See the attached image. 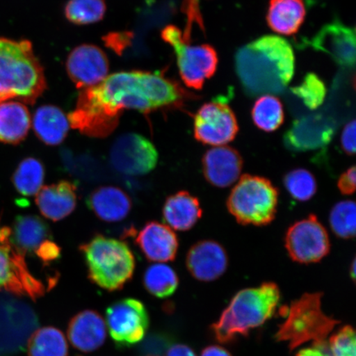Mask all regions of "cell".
<instances>
[{"mask_svg":"<svg viewBox=\"0 0 356 356\" xmlns=\"http://www.w3.org/2000/svg\"><path fill=\"white\" fill-rule=\"evenodd\" d=\"M143 282L146 291L159 299H165L175 293L179 279L175 269L163 264H155L146 269Z\"/></svg>","mask_w":356,"mask_h":356,"instance_id":"obj_30","label":"cell"},{"mask_svg":"<svg viewBox=\"0 0 356 356\" xmlns=\"http://www.w3.org/2000/svg\"><path fill=\"white\" fill-rule=\"evenodd\" d=\"M46 89L43 67L32 42L0 37V104L16 99L33 105Z\"/></svg>","mask_w":356,"mask_h":356,"instance_id":"obj_3","label":"cell"},{"mask_svg":"<svg viewBox=\"0 0 356 356\" xmlns=\"http://www.w3.org/2000/svg\"><path fill=\"white\" fill-rule=\"evenodd\" d=\"M106 11L105 0H69L64 10L67 20L80 26L100 22L104 19Z\"/></svg>","mask_w":356,"mask_h":356,"instance_id":"obj_33","label":"cell"},{"mask_svg":"<svg viewBox=\"0 0 356 356\" xmlns=\"http://www.w3.org/2000/svg\"><path fill=\"white\" fill-rule=\"evenodd\" d=\"M11 231L13 243L24 254H35L44 242L52 239L50 227L37 216L17 217Z\"/></svg>","mask_w":356,"mask_h":356,"instance_id":"obj_28","label":"cell"},{"mask_svg":"<svg viewBox=\"0 0 356 356\" xmlns=\"http://www.w3.org/2000/svg\"><path fill=\"white\" fill-rule=\"evenodd\" d=\"M188 99H193V95L162 74L123 71L108 75L96 86L83 89L76 106L67 117L74 130L102 139L117 129L124 110L146 114L179 108Z\"/></svg>","mask_w":356,"mask_h":356,"instance_id":"obj_1","label":"cell"},{"mask_svg":"<svg viewBox=\"0 0 356 356\" xmlns=\"http://www.w3.org/2000/svg\"><path fill=\"white\" fill-rule=\"evenodd\" d=\"M305 16L304 0H270L266 22L273 32L291 35L299 32Z\"/></svg>","mask_w":356,"mask_h":356,"instance_id":"obj_26","label":"cell"},{"mask_svg":"<svg viewBox=\"0 0 356 356\" xmlns=\"http://www.w3.org/2000/svg\"><path fill=\"white\" fill-rule=\"evenodd\" d=\"M2 291L35 300L44 295L46 287L30 273L24 253L13 241L11 229L0 225V291Z\"/></svg>","mask_w":356,"mask_h":356,"instance_id":"obj_9","label":"cell"},{"mask_svg":"<svg viewBox=\"0 0 356 356\" xmlns=\"http://www.w3.org/2000/svg\"><path fill=\"white\" fill-rule=\"evenodd\" d=\"M235 69L249 96L277 95L295 74V55L286 39L264 35L238 49Z\"/></svg>","mask_w":356,"mask_h":356,"instance_id":"obj_2","label":"cell"},{"mask_svg":"<svg viewBox=\"0 0 356 356\" xmlns=\"http://www.w3.org/2000/svg\"><path fill=\"white\" fill-rule=\"evenodd\" d=\"M284 246L289 257L300 264H316L326 257L331 250L327 231L314 215L289 227L284 238Z\"/></svg>","mask_w":356,"mask_h":356,"instance_id":"obj_11","label":"cell"},{"mask_svg":"<svg viewBox=\"0 0 356 356\" xmlns=\"http://www.w3.org/2000/svg\"><path fill=\"white\" fill-rule=\"evenodd\" d=\"M284 185L291 197L304 202L317 193L318 184L313 173L305 168H296L284 177Z\"/></svg>","mask_w":356,"mask_h":356,"instance_id":"obj_35","label":"cell"},{"mask_svg":"<svg viewBox=\"0 0 356 356\" xmlns=\"http://www.w3.org/2000/svg\"><path fill=\"white\" fill-rule=\"evenodd\" d=\"M186 264L195 279L211 282L225 274L228 268L229 258L225 249L219 243L203 240L190 248Z\"/></svg>","mask_w":356,"mask_h":356,"instance_id":"obj_18","label":"cell"},{"mask_svg":"<svg viewBox=\"0 0 356 356\" xmlns=\"http://www.w3.org/2000/svg\"><path fill=\"white\" fill-rule=\"evenodd\" d=\"M60 253L61 249L59 245L53 241L52 239H49L40 247L35 255L37 256L43 264H49L52 261L59 259Z\"/></svg>","mask_w":356,"mask_h":356,"instance_id":"obj_40","label":"cell"},{"mask_svg":"<svg viewBox=\"0 0 356 356\" xmlns=\"http://www.w3.org/2000/svg\"><path fill=\"white\" fill-rule=\"evenodd\" d=\"M38 324V316L29 305L1 293L0 356H11L24 350Z\"/></svg>","mask_w":356,"mask_h":356,"instance_id":"obj_10","label":"cell"},{"mask_svg":"<svg viewBox=\"0 0 356 356\" xmlns=\"http://www.w3.org/2000/svg\"><path fill=\"white\" fill-rule=\"evenodd\" d=\"M350 275H351V278L355 280V260L353 261V265H351Z\"/></svg>","mask_w":356,"mask_h":356,"instance_id":"obj_47","label":"cell"},{"mask_svg":"<svg viewBox=\"0 0 356 356\" xmlns=\"http://www.w3.org/2000/svg\"><path fill=\"white\" fill-rule=\"evenodd\" d=\"M93 284L108 291L122 289L135 271L136 260L131 248L118 239L96 235L79 248Z\"/></svg>","mask_w":356,"mask_h":356,"instance_id":"obj_5","label":"cell"},{"mask_svg":"<svg viewBox=\"0 0 356 356\" xmlns=\"http://www.w3.org/2000/svg\"><path fill=\"white\" fill-rule=\"evenodd\" d=\"M33 130L38 139L49 146L59 145L70 131L68 117L54 105H43L35 111Z\"/></svg>","mask_w":356,"mask_h":356,"instance_id":"obj_27","label":"cell"},{"mask_svg":"<svg viewBox=\"0 0 356 356\" xmlns=\"http://www.w3.org/2000/svg\"><path fill=\"white\" fill-rule=\"evenodd\" d=\"M239 131L237 118L224 102L204 104L194 117V136L200 143L213 147L232 142Z\"/></svg>","mask_w":356,"mask_h":356,"instance_id":"obj_14","label":"cell"},{"mask_svg":"<svg viewBox=\"0 0 356 356\" xmlns=\"http://www.w3.org/2000/svg\"><path fill=\"white\" fill-rule=\"evenodd\" d=\"M161 37L175 50L180 76L186 86L195 90L202 89L204 82L216 72L219 59L215 48L207 44L191 46L184 41L181 30L173 25L165 26Z\"/></svg>","mask_w":356,"mask_h":356,"instance_id":"obj_8","label":"cell"},{"mask_svg":"<svg viewBox=\"0 0 356 356\" xmlns=\"http://www.w3.org/2000/svg\"><path fill=\"white\" fill-rule=\"evenodd\" d=\"M66 71L76 88L96 86L108 76V58L95 44H80L67 57Z\"/></svg>","mask_w":356,"mask_h":356,"instance_id":"obj_16","label":"cell"},{"mask_svg":"<svg viewBox=\"0 0 356 356\" xmlns=\"http://www.w3.org/2000/svg\"><path fill=\"white\" fill-rule=\"evenodd\" d=\"M356 170L353 166L342 173L337 181V188L341 194L345 195H353L355 191Z\"/></svg>","mask_w":356,"mask_h":356,"instance_id":"obj_42","label":"cell"},{"mask_svg":"<svg viewBox=\"0 0 356 356\" xmlns=\"http://www.w3.org/2000/svg\"><path fill=\"white\" fill-rule=\"evenodd\" d=\"M32 119L24 104L8 101L0 104V142L19 145L29 135Z\"/></svg>","mask_w":356,"mask_h":356,"instance_id":"obj_25","label":"cell"},{"mask_svg":"<svg viewBox=\"0 0 356 356\" xmlns=\"http://www.w3.org/2000/svg\"><path fill=\"white\" fill-rule=\"evenodd\" d=\"M143 343L141 353L146 356H162L168 348L167 338L159 335L149 337Z\"/></svg>","mask_w":356,"mask_h":356,"instance_id":"obj_39","label":"cell"},{"mask_svg":"<svg viewBox=\"0 0 356 356\" xmlns=\"http://www.w3.org/2000/svg\"><path fill=\"white\" fill-rule=\"evenodd\" d=\"M280 301V291L273 282L242 289L231 300L219 320L211 325L216 341L227 344L238 337H248L252 329L273 318Z\"/></svg>","mask_w":356,"mask_h":356,"instance_id":"obj_4","label":"cell"},{"mask_svg":"<svg viewBox=\"0 0 356 356\" xmlns=\"http://www.w3.org/2000/svg\"><path fill=\"white\" fill-rule=\"evenodd\" d=\"M279 191L266 177H240L227 200V208L243 225L265 226L277 216Z\"/></svg>","mask_w":356,"mask_h":356,"instance_id":"obj_7","label":"cell"},{"mask_svg":"<svg viewBox=\"0 0 356 356\" xmlns=\"http://www.w3.org/2000/svg\"><path fill=\"white\" fill-rule=\"evenodd\" d=\"M44 173L43 163L39 159L26 158L13 173V186L24 197H33L42 189Z\"/></svg>","mask_w":356,"mask_h":356,"instance_id":"obj_31","label":"cell"},{"mask_svg":"<svg viewBox=\"0 0 356 356\" xmlns=\"http://www.w3.org/2000/svg\"><path fill=\"white\" fill-rule=\"evenodd\" d=\"M336 122L331 118L315 113L296 120L284 134V144L293 152H308L323 149L331 143L336 132Z\"/></svg>","mask_w":356,"mask_h":356,"instance_id":"obj_15","label":"cell"},{"mask_svg":"<svg viewBox=\"0 0 356 356\" xmlns=\"http://www.w3.org/2000/svg\"><path fill=\"white\" fill-rule=\"evenodd\" d=\"M331 229L338 238H355L356 229V207L353 200H342L332 209L330 213Z\"/></svg>","mask_w":356,"mask_h":356,"instance_id":"obj_34","label":"cell"},{"mask_svg":"<svg viewBox=\"0 0 356 356\" xmlns=\"http://www.w3.org/2000/svg\"><path fill=\"white\" fill-rule=\"evenodd\" d=\"M181 10L186 17V29L182 34V38L186 42L191 43L190 40H191V34L195 26H198L202 32L204 31V20L200 8V0H184Z\"/></svg>","mask_w":356,"mask_h":356,"instance_id":"obj_38","label":"cell"},{"mask_svg":"<svg viewBox=\"0 0 356 356\" xmlns=\"http://www.w3.org/2000/svg\"><path fill=\"white\" fill-rule=\"evenodd\" d=\"M29 356H68L65 337L59 329L47 327L38 329L26 344Z\"/></svg>","mask_w":356,"mask_h":356,"instance_id":"obj_29","label":"cell"},{"mask_svg":"<svg viewBox=\"0 0 356 356\" xmlns=\"http://www.w3.org/2000/svg\"><path fill=\"white\" fill-rule=\"evenodd\" d=\"M322 293H306L291 302L287 317L280 324L275 339L287 343L291 351L312 342H327L334 327L339 322L325 314L322 309Z\"/></svg>","mask_w":356,"mask_h":356,"instance_id":"obj_6","label":"cell"},{"mask_svg":"<svg viewBox=\"0 0 356 356\" xmlns=\"http://www.w3.org/2000/svg\"><path fill=\"white\" fill-rule=\"evenodd\" d=\"M291 91L310 110L318 108L327 95L323 80L314 73L307 74L300 86L292 88Z\"/></svg>","mask_w":356,"mask_h":356,"instance_id":"obj_36","label":"cell"},{"mask_svg":"<svg viewBox=\"0 0 356 356\" xmlns=\"http://www.w3.org/2000/svg\"><path fill=\"white\" fill-rule=\"evenodd\" d=\"M243 161L238 150L222 145L213 147L204 154V176L209 184L225 188L238 181L243 171Z\"/></svg>","mask_w":356,"mask_h":356,"instance_id":"obj_19","label":"cell"},{"mask_svg":"<svg viewBox=\"0 0 356 356\" xmlns=\"http://www.w3.org/2000/svg\"><path fill=\"white\" fill-rule=\"evenodd\" d=\"M106 324L111 338L118 346H131L143 340L149 327L148 312L143 302L124 299L106 309Z\"/></svg>","mask_w":356,"mask_h":356,"instance_id":"obj_13","label":"cell"},{"mask_svg":"<svg viewBox=\"0 0 356 356\" xmlns=\"http://www.w3.org/2000/svg\"><path fill=\"white\" fill-rule=\"evenodd\" d=\"M296 356H332L327 342L313 344L309 348L302 349L297 353Z\"/></svg>","mask_w":356,"mask_h":356,"instance_id":"obj_44","label":"cell"},{"mask_svg":"<svg viewBox=\"0 0 356 356\" xmlns=\"http://www.w3.org/2000/svg\"><path fill=\"white\" fill-rule=\"evenodd\" d=\"M68 337L74 348L92 353L104 344L106 327L102 316L93 310H84L70 320Z\"/></svg>","mask_w":356,"mask_h":356,"instance_id":"obj_22","label":"cell"},{"mask_svg":"<svg viewBox=\"0 0 356 356\" xmlns=\"http://www.w3.org/2000/svg\"><path fill=\"white\" fill-rule=\"evenodd\" d=\"M158 160V151L152 142L136 133L118 138L110 152L114 168L128 176L148 175L157 166Z\"/></svg>","mask_w":356,"mask_h":356,"instance_id":"obj_12","label":"cell"},{"mask_svg":"<svg viewBox=\"0 0 356 356\" xmlns=\"http://www.w3.org/2000/svg\"><path fill=\"white\" fill-rule=\"evenodd\" d=\"M200 356H232V355L220 346H210L203 350Z\"/></svg>","mask_w":356,"mask_h":356,"instance_id":"obj_46","label":"cell"},{"mask_svg":"<svg viewBox=\"0 0 356 356\" xmlns=\"http://www.w3.org/2000/svg\"><path fill=\"white\" fill-rule=\"evenodd\" d=\"M35 195V204L40 212L52 221L65 219L77 206V188L70 181L62 180L42 186Z\"/></svg>","mask_w":356,"mask_h":356,"instance_id":"obj_21","label":"cell"},{"mask_svg":"<svg viewBox=\"0 0 356 356\" xmlns=\"http://www.w3.org/2000/svg\"><path fill=\"white\" fill-rule=\"evenodd\" d=\"M136 243L147 259L155 262L175 260L179 248L175 231L157 221L147 222L137 235Z\"/></svg>","mask_w":356,"mask_h":356,"instance_id":"obj_20","label":"cell"},{"mask_svg":"<svg viewBox=\"0 0 356 356\" xmlns=\"http://www.w3.org/2000/svg\"><path fill=\"white\" fill-rule=\"evenodd\" d=\"M87 206L99 219L108 222L122 221L131 211L129 195L115 186H102L93 190L87 198Z\"/></svg>","mask_w":356,"mask_h":356,"instance_id":"obj_23","label":"cell"},{"mask_svg":"<svg viewBox=\"0 0 356 356\" xmlns=\"http://www.w3.org/2000/svg\"><path fill=\"white\" fill-rule=\"evenodd\" d=\"M131 38V35L130 33H113L106 35L105 42L108 47L118 53L123 51Z\"/></svg>","mask_w":356,"mask_h":356,"instance_id":"obj_43","label":"cell"},{"mask_svg":"<svg viewBox=\"0 0 356 356\" xmlns=\"http://www.w3.org/2000/svg\"><path fill=\"white\" fill-rule=\"evenodd\" d=\"M252 118L256 127L261 131L273 132L278 130L284 121L282 102L273 95L261 96L253 105Z\"/></svg>","mask_w":356,"mask_h":356,"instance_id":"obj_32","label":"cell"},{"mask_svg":"<svg viewBox=\"0 0 356 356\" xmlns=\"http://www.w3.org/2000/svg\"><path fill=\"white\" fill-rule=\"evenodd\" d=\"M355 121L346 124L341 137V145L344 152L348 155L355 154Z\"/></svg>","mask_w":356,"mask_h":356,"instance_id":"obj_41","label":"cell"},{"mask_svg":"<svg viewBox=\"0 0 356 356\" xmlns=\"http://www.w3.org/2000/svg\"><path fill=\"white\" fill-rule=\"evenodd\" d=\"M166 356H197L193 349L182 344L173 345L169 347Z\"/></svg>","mask_w":356,"mask_h":356,"instance_id":"obj_45","label":"cell"},{"mask_svg":"<svg viewBox=\"0 0 356 356\" xmlns=\"http://www.w3.org/2000/svg\"><path fill=\"white\" fill-rule=\"evenodd\" d=\"M314 50L328 55L337 64L353 67L355 63V31L336 19L323 26L309 43Z\"/></svg>","mask_w":356,"mask_h":356,"instance_id":"obj_17","label":"cell"},{"mask_svg":"<svg viewBox=\"0 0 356 356\" xmlns=\"http://www.w3.org/2000/svg\"><path fill=\"white\" fill-rule=\"evenodd\" d=\"M202 216V209L199 200L186 191L171 195L163 207L164 222L177 231L193 229Z\"/></svg>","mask_w":356,"mask_h":356,"instance_id":"obj_24","label":"cell"},{"mask_svg":"<svg viewBox=\"0 0 356 356\" xmlns=\"http://www.w3.org/2000/svg\"><path fill=\"white\" fill-rule=\"evenodd\" d=\"M332 356H356V341L354 328L349 325L340 329L329 340Z\"/></svg>","mask_w":356,"mask_h":356,"instance_id":"obj_37","label":"cell"}]
</instances>
